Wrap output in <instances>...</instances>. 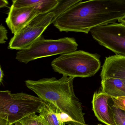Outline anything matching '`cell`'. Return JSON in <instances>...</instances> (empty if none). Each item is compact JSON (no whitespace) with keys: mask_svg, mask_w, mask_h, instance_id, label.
<instances>
[{"mask_svg":"<svg viewBox=\"0 0 125 125\" xmlns=\"http://www.w3.org/2000/svg\"><path fill=\"white\" fill-rule=\"evenodd\" d=\"M111 97L101 92H95L93 98V110L98 120L107 125H116L114 113L108 103Z\"/></svg>","mask_w":125,"mask_h":125,"instance_id":"cell-9","label":"cell"},{"mask_svg":"<svg viewBox=\"0 0 125 125\" xmlns=\"http://www.w3.org/2000/svg\"><path fill=\"white\" fill-rule=\"evenodd\" d=\"M40 122L39 125H44V123H43V122H42V120H41V119H40Z\"/></svg>","mask_w":125,"mask_h":125,"instance_id":"cell-23","label":"cell"},{"mask_svg":"<svg viewBox=\"0 0 125 125\" xmlns=\"http://www.w3.org/2000/svg\"><path fill=\"white\" fill-rule=\"evenodd\" d=\"M9 4L8 1L6 0H0V9L6 6Z\"/></svg>","mask_w":125,"mask_h":125,"instance_id":"cell-18","label":"cell"},{"mask_svg":"<svg viewBox=\"0 0 125 125\" xmlns=\"http://www.w3.org/2000/svg\"><path fill=\"white\" fill-rule=\"evenodd\" d=\"M123 81V82H124V83L125 84V80H122Z\"/></svg>","mask_w":125,"mask_h":125,"instance_id":"cell-24","label":"cell"},{"mask_svg":"<svg viewBox=\"0 0 125 125\" xmlns=\"http://www.w3.org/2000/svg\"><path fill=\"white\" fill-rule=\"evenodd\" d=\"M78 46L73 38L46 39L42 36L29 47L18 51L15 58L21 63L26 64L37 59L75 51Z\"/></svg>","mask_w":125,"mask_h":125,"instance_id":"cell-5","label":"cell"},{"mask_svg":"<svg viewBox=\"0 0 125 125\" xmlns=\"http://www.w3.org/2000/svg\"><path fill=\"white\" fill-rule=\"evenodd\" d=\"M42 103L39 97L23 92L0 91V117L12 125L29 114L39 113Z\"/></svg>","mask_w":125,"mask_h":125,"instance_id":"cell-4","label":"cell"},{"mask_svg":"<svg viewBox=\"0 0 125 125\" xmlns=\"http://www.w3.org/2000/svg\"><path fill=\"white\" fill-rule=\"evenodd\" d=\"M93 39L101 45L125 57V25L114 23L100 26L90 31Z\"/></svg>","mask_w":125,"mask_h":125,"instance_id":"cell-7","label":"cell"},{"mask_svg":"<svg viewBox=\"0 0 125 125\" xmlns=\"http://www.w3.org/2000/svg\"><path fill=\"white\" fill-rule=\"evenodd\" d=\"M118 22L120 23H122L125 25V16L120 18L118 20Z\"/></svg>","mask_w":125,"mask_h":125,"instance_id":"cell-21","label":"cell"},{"mask_svg":"<svg viewBox=\"0 0 125 125\" xmlns=\"http://www.w3.org/2000/svg\"><path fill=\"white\" fill-rule=\"evenodd\" d=\"M74 79L63 76L59 79L53 77L38 80H28L25 83L39 97L52 103L66 115L71 125H87L82 103L74 92Z\"/></svg>","mask_w":125,"mask_h":125,"instance_id":"cell-2","label":"cell"},{"mask_svg":"<svg viewBox=\"0 0 125 125\" xmlns=\"http://www.w3.org/2000/svg\"><path fill=\"white\" fill-rule=\"evenodd\" d=\"M62 12L57 6L51 11L40 14L34 18L23 28L14 34L9 43L8 48L18 50L29 47L38 38Z\"/></svg>","mask_w":125,"mask_h":125,"instance_id":"cell-6","label":"cell"},{"mask_svg":"<svg viewBox=\"0 0 125 125\" xmlns=\"http://www.w3.org/2000/svg\"><path fill=\"white\" fill-rule=\"evenodd\" d=\"M100 76L101 80L109 78L125 80V57L116 55L106 57Z\"/></svg>","mask_w":125,"mask_h":125,"instance_id":"cell-10","label":"cell"},{"mask_svg":"<svg viewBox=\"0 0 125 125\" xmlns=\"http://www.w3.org/2000/svg\"><path fill=\"white\" fill-rule=\"evenodd\" d=\"M116 125H125V111L111 106Z\"/></svg>","mask_w":125,"mask_h":125,"instance_id":"cell-14","label":"cell"},{"mask_svg":"<svg viewBox=\"0 0 125 125\" xmlns=\"http://www.w3.org/2000/svg\"><path fill=\"white\" fill-rule=\"evenodd\" d=\"M102 92L110 97L125 96V84L118 79L109 78L101 80Z\"/></svg>","mask_w":125,"mask_h":125,"instance_id":"cell-13","label":"cell"},{"mask_svg":"<svg viewBox=\"0 0 125 125\" xmlns=\"http://www.w3.org/2000/svg\"><path fill=\"white\" fill-rule=\"evenodd\" d=\"M114 104L112 106L125 111V96L111 97Z\"/></svg>","mask_w":125,"mask_h":125,"instance_id":"cell-16","label":"cell"},{"mask_svg":"<svg viewBox=\"0 0 125 125\" xmlns=\"http://www.w3.org/2000/svg\"><path fill=\"white\" fill-rule=\"evenodd\" d=\"M8 39L7 31L2 25H0V44H4Z\"/></svg>","mask_w":125,"mask_h":125,"instance_id":"cell-17","label":"cell"},{"mask_svg":"<svg viewBox=\"0 0 125 125\" xmlns=\"http://www.w3.org/2000/svg\"><path fill=\"white\" fill-rule=\"evenodd\" d=\"M59 0H13L11 6L16 8L34 6L41 14L51 11L59 3Z\"/></svg>","mask_w":125,"mask_h":125,"instance_id":"cell-12","label":"cell"},{"mask_svg":"<svg viewBox=\"0 0 125 125\" xmlns=\"http://www.w3.org/2000/svg\"><path fill=\"white\" fill-rule=\"evenodd\" d=\"M3 76V71H2V69H1V67L0 65V84L2 83Z\"/></svg>","mask_w":125,"mask_h":125,"instance_id":"cell-20","label":"cell"},{"mask_svg":"<svg viewBox=\"0 0 125 125\" xmlns=\"http://www.w3.org/2000/svg\"></svg>","mask_w":125,"mask_h":125,"instance_id":"cell-25","label":"cell"},{"mask_svg":"<svg viewBox=\"0 0 125 125\" xmlns=\"http://www.w3.org/2000/svg\"><path fill=\"white\" fill-rule=\"evenodd\" d=\"M15 125H23L19 121V122H17L16 123H15Z\"/></svg>","mask_w":125,"mask_h":125,"instance_id":"cell-22","label":"cell"},{"mask_svg":"<svg viewBox=\"0 0 125 125\" xmlns=\"http://www.w3.org/2000/svg\"><path fill=\"white\" fill-rule=\"evenodd\" d=\"M0 125H11L6 120L0 117Z\"/></svg>","mask_w":125,"mask_h":125,"instance_id":"cell-19","label":"cell"},{"mask_svg":"<svg viewBox=\"0 0 125 125\" xmlns=\"http://www.w3.org/2000/svg\"><path fill=\"white\" fill-rule=\"evenodd\" d=\"M125 16V0H82L59 15L53 24L61 32L87 34L93 28L114 23Z\"/></svg>","mask_w":125,"mask_h":125,"instance_id":"cell-1","label":"cell"},{"mask_svg":"<svg viewBox=\"0 0 125 125\" xmlns=\"http://www.w3.org/2000/svg\"><path fill=\"white\" fill-rule=\"evenodd\" d=\"M100 56L82 50L62 54L53 60L51 65L54 71L64 76L75 78L94 75L101 67Z\"/></svg>","mask_w":125,"mask_h":125,"instance_id":"cell-3","label":"cell"},{"mask_svg":"<svg viewBox=\"0 0 125 125\" xmlns=\"http://www.w3.org/2000/svg\"><path fill=\"white\" fill-rule=\"evenodd\" d=\"M40 121L39 116L33 113L23 117L20 122L23 125H39Z\"/></svg>","mask_w":125,"mask_h":125,"instance_id":"cell-15","label":"cell"},{"mask_svg":"<svg viewBox=\"0 0 125 125\" xmlns=\"http://www.w3.org/2000/svg\"><path fill=\"white\" fill-rule=\"evenodd\" d=\"M40 14L34 6L16 8L11 6L6 23L12 33L15 34Z\"/></svg>","mask_w":125,"mask_h":125,"instance_id":"cell-8","label":"cell"},{"mask_svg":"<svg viewBox=\"0 0 125 125\" xmlns=\"http://www.w3.org/2000/svg\"><path fill=\"white\" fill-rule=\"evenodd\" d=\"M39 113V117L45 125H65L70 121L55 106L44 100Z\"/></svg>","mask_w":125,"mask_h":125,"instance_id":"cell-11","label":"cell"}]
</instances>
